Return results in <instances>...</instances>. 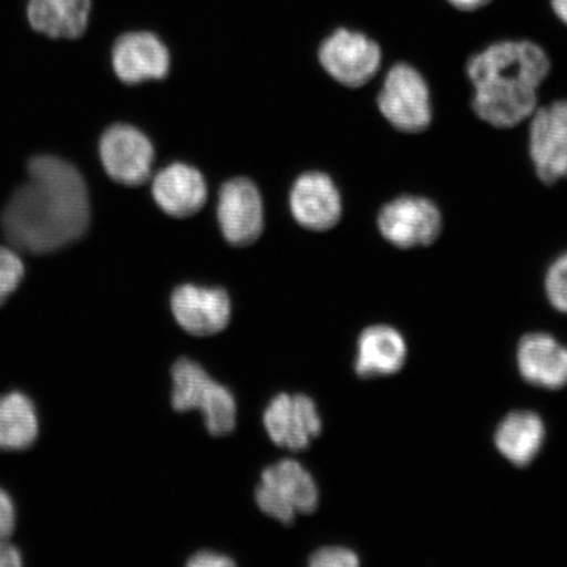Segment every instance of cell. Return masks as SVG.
Returning a JSON list of instances; mask_svg holds the SVG:
<instances>
[{
	"instance_id": "cell-12",
	"label": "cell",
	"mask_w": 567,
	"mask_h": 567,
	"mask_svg": "<svg viewBox=\"0 0 567 567\" xmlns=\"http://www.w3.org/2000/svg\"><path fill=\"white\" fill-rule=\"evenodd\" d=\"M218 223L233 246H248L264 231V203L254 183L237 177L224 184L218 198Z\"/></svg>"
},
{
	"instance_id": "cell-9",
	"label": "cell",
	"mask_w": 567,
	"mask_h": 567,
	"mask_svg": "<svg viewBox=\"0 0 567 567\" xmlns=\"http://www.w3.org/2000/svg\"><path fill=\"white\" fill-rule=\"evenodd\" d=\"M264 424L274 444L293 452L307 450L322 432L316 402L305 394L274 396L265 410Z\"/></svg>"
},
{
	"instance_id": "cell-5",
	"label": "cell",
	"mask_w": 567,
	"mask_h": 567,
	"mask_svg": "<svg viewBox=\"0 0 567 567\" xmlns=\"http://www.w3.org/2000/svg\"><path fill=\"white\" fill-rule=\"evenodd\" d=\"M382 117L394 130L417 134L432 122L431 91L427 81L410 63H395L385 75L378 96Z\"/></svg>"
},
{
	"instance_id": "cell-15",
	"label": "cell",
	"mask_w": 567,
	"mask_h": 567,
	"mask_svg": "<svg viewBox=\"0 0 567 567\" xmlns=\"http://www.w3.org/2000/svg\"><path fill=\"white\" fill-rule=\"evenodd\" d=\"M516 363L532 385L549 390L567 385V347L551 336L535 332L524 337L517 346Z\"/></svg>"
},
{
	"instance_id": "cell-28",
	"label": "cell",
	"mask_w": 567,
	"mask_h": 567,
	"mask_svg": "<svg viewBox=\"0 0 567 567\" xmlns=\"http://www.w3.org/2000/svg\"><path fill=\"white\" fill-rule=\"evenodd\" d=\"M550 7L556 18L567 27V0H550Z\"/></svg>"
},
{
	"instance_id": "cell-7",
	"label": "cell",
	"mask_w": 567,
	"mask_h": 567,
	"mask_svg": "<svg viewBox=\"0 0 567 567\" xmlns=\"http://www.w3.org/2000/svg\"><path fill=\"white\" fill-rule=\"evenodd\" d=\"M319 62L338 83L359 89L378 75L382 51L370 35L340 28L322 42Z\"/></svg>"
},
{
	"instance_id": "cell-19",
	"label": "cell",
	"mask_w": 567,
	"mask_h": 567,
	"mask_svg": "<svg viewBox=\"0 0 567 567\" xmlns=\"http://www.w3.org/2000/svg\"><path fill=\"white\" fill-rule=\"evenodd\" d=\"M547 429L534 411H514L496 429L494 442L501 455L515 466H527L542 451Z\"/></svg>"
},
{
	"instance_id": "cell-14",
	"label": "cell",
	"mask_w": 567,
	"mask_h": 567,
	"mask_svg": "<svg viewBox=\"0 0 567 567\" xmlns=\"http://www.w3.org/2000/svg\"><path fill=\"white\" fill-rule=\"evenodd\" d=\"M112 63L120 80L138 84L165 78L169 70V53L154 33L131 32L116 41Z\"/></svg>"
},
{
	"instance_id": "cell-4",
	"label": "cell",
	"mask_w": 567,
	"mask_h": 567,
	"mask_svg": "<svg viewBox=\"0 0 567 567\" xmlns=\"http://www.w3.org/2000/svg\"><path fill=\"white\" fill-rule=\"evenodd\" d=\"M261 513L289 526L297 515L315 513L319 503L317 482L299 461L284 458L261 473L255 491Z\"/></svg>"
},
{
	"instance_id": "cell-21",
	"label": "cell",
	"mask_w": 567,
	"mask_h": 567,
	"mask_svg": "<svg viewBox=\"0 0 567 567\" xmlns=\"http://www.w3.org/2000/svg\"><path fill=\"white\" fill-rule=\"evenodd\" d=\"M545 292L551 307L567 315V252L559 255L548 268Z\"/></svg>"
},
{
	"instance_id": "cell-11",
	"label": "cell",
	"mask_w": 567,
	"mask_h": 567,
	"mask_svg": "<svg viewBox=\"0 0 567 567\" xmlns=\"http://www.w3.org/2000/svg\"><path fill=\"white\" fill-rule=\"evenodd\" d=\"M169 305L177 324L194 337L219 334L230 322V297L221 288L184 284L174 290Z\"/></svg>"
},
{
	"instance_id": "cell-20",
	"label": "cell",
	"mask_w": 567,
	"mask_h": 567,
	"mask_svg": "<svg viewBox=\"0 0 567 567\" xmlns=\"http://www.w3.org/2000/svg\"><path fill=\"white\" fill-rule=\"evenodd\" d=\"M39 432L38 410L30 396L18 390L0 395V450H28Z\"/></svg>"
},
{
	"instance_id": "cell-3",
	"label": "cell",
	"mask_w": 567,
	"mask_h": 567,
	"mask_svg": "<svg viewBox=\"0 0 567 567\" xmlns=\"http://www.w3.org/2000/svg\"><path fill=\"white\" fill-rule=\"evenodd\" d=\"M172 405L177 413L200 411L213 436L231 434L237 424V402L230 390L213 380L204 368L181 358L172 368Z\"/></svg>"
},
{
	"instance_id": "cell-17",
	"label": "cell",
	"mask_w": 567,
	"mask_h": 567,
	"mask_svg": "<svg viewBox=\"0 0 567 567\" xmlns=\"http://www.w3.org/2000/svg\"><path fill=\"white\" fill-rule=\"evenodd\" d=\"M408 358V344L392 326L374 324L358 339L354 371L363 379L384 378L402 370Z\"/></svg>"
},
{
	"instance_id": "cell-23",
	"label": "cell",
	"mask_w": 567,
	"mask_h": 567,
	"mask_svg": "<svg viewBox=\"0 0 567 567\" xmlns=\"http://www.w3.org/2000/svg\"><path fill=\"white\" fill-rule=\"evenodd\" d=\"M359 564L357 553L344 547H323L309 558L311 567H354Z\"/></svg>"
},
{
	"instance_id": "cell-18",
	"label": "cell",
	"mask_w": 567,
	"mask_h": 567,
	"mask_svg": "<svg viewBox=\"0 0 567 567\" xmlns=\"http://www.w3.org/2000/svg\"><path fill=\"white\" fill-rule=\"evenodd\" d=\"M91 9V0H28L27 19L48 38L78 39L87 30Z\"/></svg>"
},
{
	"instance_id": "cell-25",
	"label": "cell",
	"mask_w": 567,
	"mask_h": 567,
	"mask_svg": "<svg viewBox=\"0 0 567 567\" xmlns=\"http://www.w3.org/2000/svg\"><path fill=\"white\" fill-rule=\"evenodd\" d=\"M189 567H229L236 566L234 559L223 553L213 550H198L187 561Z\"/></svg>"
},
{
	"instance_id": "cell-26",
	"label": "cell",
	"mask_w": 567,
	"mask_h": 567,
	"mask_svg": "<svg viewBox=\"0 0 567 567\" xmlns=\"http://www.w3.org/2000/svg\"><path fill=\"white\" fill-rule=\"evenodd\" d=\"M23 565V557L16 545L10 542L0 543V567H19Z\"/></svg>"
},
{
	"instance_id": "cell-6",
	"label": "cell",
	"mask_w": 567,
	"mask_h": 567,
	"mask_svg": "<svg viewBox=\"0 0 567 567\" xmlns=\"http://www.w3.org/2000/svg\"><path fill=\"white\" fill-rule=\"evenodd\" d=\"M378 226L386 243L409 250L435 244L443 230V216L430 198L403 195L381 208Z\"/></svg>"
},
{
	"instance_id": "cell-16",
	"label": "cell",
	"mask_w": 567,
	"mask_h": 567,
	"mask_svg": "<svg viewBox=\"0 0 567 567\" xmlns=\"http://www.w3.org/2000/svg\"><path fill=\"white\" fill-rule=\"evenodd\" d=\"M207 183L196 168L174 163L162 169L153 182V197L168 216L186 218L207 203Z\"/></svg>"
},
{
	"instance_id": "cell-2",
	"label": "cell",
	"mask_w": 567,
	"mask_h": 567,
	"mask_svg": "<svg viewBox=\"0 0 567 567\" xmlns=\"http://www.w3.org/2000/svg\"><path fill=\"white\" fill-rule=\"evenodd\" d=\"M550 68L548 53L534 41L494 42L467 61L474 113L499 130L520 125L534 115Z\"/></svg>"
},
{
	"instance_id": "cell-27",
	"label": "cell",
	"mask_w": 567,
	"mask_h": 567,
	"mask_svg": "<svg viewBox=\"0 0 567 567\" xmlns=\"http://www.w3.org/2000/svg\"><path fill=\"white\" fill-rule=\"evenodd\" d=\"M453 9L463 12H474L484 9L487 4H491L493 0H446Z\"/></svg>"
},
{
	"instance_id": "cell-10",
	"label": "cell",
	"mask_w": 567,
	"mask_h": 567,
	"mask_svg": "<svg viewBox=\"0 0 567 567\" xmlns=\"http://www.w3.org/2000/svg\"><path fill=\"white\" fill-rule=\"evenodd\" d=\"M99 152L106 174L124 186H141L152 175L154 148L136 127L111 126L103 134Z\"/></svg>"
},
{
	"instance_id": "cell-8",
	"label": "cell",
	"mask_w": 567,
	"mask_h": 567,
	"mask_svg": "<svg viewBox=\"0 0 567 567\" xmlns=\"http://www.w3.org/2000/svg\"><path fill=\"white\" fill-rule=\"evenodd\" d=\"M529 157L547 186L567 179V101L537 106L529 117Z\"/></svg>"
},
{
	"instance_id": "cell-24",
	"label": "cell",
	"mask_w": 567,
	"mask_h": 567,
	"mask_svg": "<svg viewBox=\"0 0 567 567\" xmlns=\"http://www.w3.org/2000/svg\"><path fill=\"white\" fill-rule=\"evenodd\" d=\"M17 526L16 505L9 493L0 487V543L10 542Z\"/></svg>"
},
{
	"instance_id": "cell-1",
	"label": "cell",
	"mask_w": 567,
	"mask_h": 567,
	"mask_svg": "<svg viewBox=\"0 0 567 567\" xmlns=\"http://www.w3.org/2000/svg\"><path fill=\"white\" fill-rule=\"evenodd\" d=\"M90 224L86 183L69 162L42 155L28 165V181L2 216L12 246L32 254L60 250L80 239Z\"/></svg>"
},
{
	"instance_id": "cell-22",
	"label": "cell",
	"mask_w": 567,
	"mask_h": 567,
	"mask_svg": "<svg viewBox=\"0 0 567 567\" xmlns=\"http://www.w3.org/2000/svg\"><path fill=\"white\" fill-rule=\"evenodd\" d=\"M24 271L19 255L11 248L0 246V307L19 288Z\"/></svg>"
},
{
	"instance_id": "cell-13",
	"label": "cell",
	"mask_w": 567,
	"mask_h": 567,
	"mask_svg": "<svg viewBox=\"0 0 567 567\" xmlns=\"http://www.w3.org/2000/svg\"><path fill=\"white\" fill-rule=\"evenodd\" d=\"M290 210L305 229L330 230L342 217V197L330 176L322 173L303 174L290 193Z\"/></svg>"
}]
</instances>
